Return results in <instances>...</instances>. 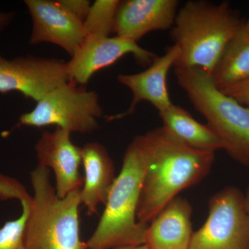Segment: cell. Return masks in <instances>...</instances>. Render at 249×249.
Returning a JSON list of instances; mask_svg holds the SVG:
<instances>
[{
  "label": "cell",
  "instance_id": "cell-1",
  "mask_svg": "<svg viewBox=\"0 0 249 249\" xmlns=\"http://www.w3.org/2000/svg\"><path fill=\"white\" fill-rule=\"evenodd\" d=\"M134 141L145 162L137 220L149 224L178 193L209 175L214 153L193 150L163 126L137 136Z\"/></svg>",
  "mask_w": 249,
  "mask_h": 249
},
{
  "label": "cell",
  "instance_id": "cell-2",
  "mask_svg": "<svg viewBox=\"0 0 249 249\" xmlns=\"http://www.w3.org/2000/svg\"><path fill=\"white\" fill-rule=\"evenodd\" d=\"M242 24L227 1H187L178 11L170 34L179 50L174 67L201 69L211 75Z\"/></svg>",
  "mask_w": 249,
  "mask_h": 249
},
{
  "label": "cell",
  "instance_id": "cell-3",
  "mask_svg": "<svg viewBox=\"0 0 249 249\" xmlns=\"http://www.w3.org/2000/svg\"><path fill=\"white\" fill-rule=\"evenodd\" d=\"M145 171V160L133 140L124 153L102 217L86 242L88 249L144 245L148 224L137 220V210Z\"/></svg>",
  "mask_w": 249,
  "mask_h": 249
},
{
  "label": "cell",
  "instance_id": "cell-4",
  "mask_svg": "<svg viewBox=\"0 0 249 249\" xmlns=\"http://www.w3.org/2000/svg\"><path fill=\"white\" fill-rule=\"evenodd\" d=\"M34 196L27 231V249H88L80 240V190L57 196L48 168L37 165L31 175Z\"/></svg>",
  "mask_w": 249,
  "mask_h": 249
},
{
  "label": "cell",
  "instance_id": "cell-5",
  "mask_svg": "<svg viewBox=\"0 0 249 249\" xmlns=\"http://www.w3.org/2000/svg\"><path fill=\"white\" fill-rule=\"evenodd\" d=\"M179 86L207 121L233 160L249 165V108L214 85L211 75L198 68H175Z\"/></svg>",
  "mask_w": 249,
  "mask_h": 249
},
{
  "label": "cell",
  "instance_id": "cell-6",
  "mask_svg": "<svg viewBox=\"0 0 249 249\" xmlns=\"http://www.w3.org/2000/svg\"><path fill=\"white\" fill-rule=\"evenodd\" d=\"M97 93L69 81L49 91L30 112L20 116V125H56L71 132L89 133L97 129L102 115Z\"/></svg>",
  "mask_w": 249,
  "mask_h": 249
},
{
  "label": "cell",
  "instance_id": "cell-7",
  "mask_svg": "<svg viewBox=\"0 0 249 249\" xmlns=\"http://www.w3.org/2000/svg\"><path fill=\"white\" fill-rule=\"evenodd\" d=\"M189 249H249V214L240 190L228 186L211 196L207 219L193 232Z\"/></svg>",
  "mask_w": 249,
  "mask_h": 249
},
{
  "label": "cell",
  "instance_id": "cell-8",
  "mask_svg": "<svg viewBox=\"0 0 249 249\" xmlns=\"http://www.w3.org/2000/svg\"><path fill=\"white\" fill-rule=\"evenodd\" d=\"M69 81L67 62L62 60L32 55L8 60L0 55V93L18 91L38 102Z\"/></svg>",
  "mask_w": 249,
  "mask_h": 249
},
{
  "label": "cell",
  "instance_id": "cell-9",
  "mask_svg": "<svg viewBox=\"0 0 249 249\" xmlns=\"http://www.w3.org/2000/svg\"><path fill=\"white\" fill-rule=\"evenodd\" d=\"M127 54L134 55L139 65H151L156 54L142 48L137 42L114 37L87 36L79 49L67 62L70 81L83 85L96 72L110 66Z\"/></svg>",
  "mask_w": 249,
  "mask_h": 249
},
{
  "label": "cell",
  "instance_id": "cell-10",
  "mask_svg": "<svg viewBox=\"0 0 249 249\" xmlns=\"http://www.w3.org/2000/svg\"><path fill=\"white\" fill-rule=\"evenodd\" d=\"M32 18L30 43L49 42L61 47L71 56L86 38L83 22L72 16L58 1L26 0Z\"/></svg>",
  "mask_w": 249,
  "mask_h": 249
},
{
  "label": "cell",
  "instance_id": "cell-11",
  "mask_svg": "<svg viewBox=\"0 0 249 249\" xmlns=\"http://www.w3.org/2000/svg\"><path fill=\"white\" fill-rule=\"evenodd\" d=\"M70 134L58 127L53 132L46 131L35 146L39 166L53 170L55 174V192L60 199L80 190L84 182L79 171L81 147L71 142Z\"/></svg>",
  "mask_w": 249,
  "mask_h": 249
},
{
  "label": "cell",
  "instance_id": "cell-12",
  "mask_svg": "<svg viewBox=\"0 0 249 249\" xmlns=\"http://www.w3.org/2000/svg\"><path fill=\"white\" fill-rule=\"evenodd\" d=\"M179 55V50L175 45L168 47L161 56L154 59L145 71L134 74H120L118 81L127 87L132 93V101L125 112L109 116V120H116L133 114L137 105L147 101L158 110H164L173 105L168 93L167 78L170 68L175 66Z\"/></svg>",
  "mask_w": 249,
  "mask_h": 249
},
{
  "label": "cell",
  "instance_id": "cell-13",
  "mask_svg": "<svg viewBox=\"0 0 249 249\" xmlns=\"http://www.w3.org/2000/svg\"><path fill=\"white\" fill-rule=\"evenodd\" d=\"M178 5L177 0L121 1L113 33L137 42L152 31L168 30L173 27Z\"/></svg>",
  "mask_w": 249,
  "mask_h": 249
},
{
  "label": "cell",
  "instance_id": "cell-14",
  "mask_svg": "<svg viewBox=\"0 0 249 249\" xmlns=\"http://www.w3.org/2000/svg\"><path fill=\"white\" fill-rule=\"evenodd\" d=\"M192 213L188 199L174 198L148 224L144 245L148 249H189L194 232Z\"/></svg>",
  "mask_w": 249,
  "mask_h": 249
},
{
  "label": "cell",
  "instance_id": "cell-15",
  "mask_svg": "<svg viewBox=\"0 0 249 249\" xmlns=\"http://www.w3.org/2000/svg\"><path fill=\"white\" fill-rule=\"evenodd\" d=\"M84 182L80 201L88 215L97 213L98 205H106L115 181L114 162L106 147L98 142H88L81 147Z\"/></svg>",
  "mask_w": 249,
  "mask_h": 249
},
{
  "label": "cell",
  "instance_id": "cell-16",
  "mask_svg": "<svg viewBox=\"0 0 249 249\" xmlns=\"http://www.w3.org/2000/svg\"><path fill=\"white\" fill-rule=\"evenodd\" d=\"M159 114L163 127L193 150L214 153L223 149L222 142L213 130L207 124L198 122L183 107L173 104Z\"/></svg>",
  "mask_w": 249,
  "mask_h": 249
},
{
  "label": "cell",
  "instance_id": "cell-17",
  "mask_svg": "<svg viewBox=\"0 0 249 249\" xmlns=\"http://www.w3.org/2000/svg\"><path fill=\"white\" fill-rule=\"evenodd\" d=\"M211 76L219 89L249 78V33L244 23L228 44Z\"/></svg>",
  "mask_w": 249,
  "mask_h": 249
},
{
  "label": "cell",
  "instance_id": "cell-18",
  "mask_svg": "<svg viewBox=\"0 0 249 249\" xmlns=\"http://www.w3.org/2000/svg\"><path fill=\"white\" fill-rule=\"evenodd\" d=\"M20 201L22 213L15 220L8 221L0 229V249H27L25 237L33 197L17 180L0 174V199Z\"/></svg>",
  "mask_w": 249,
  "mask_h": 249
},
{
  "label": "cell",
  "instance_id": "cell-19",
  "mask_svg": "<svg viewBox=\"0 0 249 249\" xmlns=\"http://www.w3.org/2000/svg\"><path fill=\"white\" fill-rule=\"evenodd\" d=\"M119 0H97L91 5L84 25L87 36L109 37L114 31Z\"/></svg>",
  "mask_w": 249,
  "mask_h": 249
},
{
  "label": "cell",
  "instance_id": "cell-20",
  "mask_svg": "<svg viewBox=\"0 0 249 249\" xmlns=\"http://www.w3.org/2000/svg\"><path fill=\"white\" fill-rule=\"evenodd\" d=\"M220 90L242 106L249 108V78Z\"/></svg>",
  "mask_w": 249,
  "mask_h": 249
},
{
  "label": "cell",
  "instance_id": "cell-21",
  "mask_svg": "<svg viewBox=\"0 0 249 249\" xmlns=\"http://www.w3.org/2000/svg\"><path fill=\"white\" fill-rule=\"evenodd\" d=\"M62 7L70 13L81 22H84L85 18L91 7V1L87 0H58Z\"/></svg>",
  "mask_w": 249,
  "mask_h": 249
},
{
  "label": "cell",
  "instance_id": "cell-22",
  "mask_svg": "<svg viewBox=\"0 0 249 249\" xmlns=\"http://www.w3.org/2000/svg\"><path fill=\"white\" fill-rule=\"evenodd\" d=\"M14 15L9 13H0V32L4 30L12 21Z\"/></svg>",
  "mask_w": 249,
  "mask_h": 249
},
{
  "label": "cell",
  "instance_id": "cell-23",
  "mask_svg": "<svg viewBox=\"0 0 249 249\" xmlns=\"http://www.w3.org/2000/svg\"><path fill=\"white\" fill-rule=\"evenodd\" d=\"M112 249H148L145 245L138 246V247H119V248H115Z\"/></svg>",
  "mask_w": 249,
  "mask_h": 249
},
{
  "label": "cell",
  "instance_id": "cell-24",
  "mask_svg": "<svg viewBox=\"0 0 249 249\" xmlns=\"http://www.w3.org/2000/svg\"><path fill=\"white\" fill-rule=\"evenodd\" d=\"M245 196L246 205H247V210H248V212L249 214V187L248 188V189H247V193H246Z\"/></svg>",
  "mask_w": 249,
  "mask_h": 249
},
{
  "label": "cell",
  "instance_id": "cell-25",
  "mask_svg": "<svg viewBox=\"0 0 249 249\" xmlns=\"http://www.w3.org/2000/svg\"><path fill=\"white\" fill-rule=\"evenodd\" d=\"M244 27H245V30L249 33V18L247 22L244 23Z\"/></svg>",
  "mask_w": 249,
  "mask_h": 249
}]
</instances>
